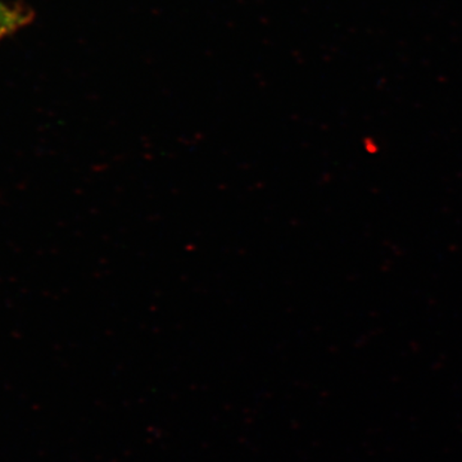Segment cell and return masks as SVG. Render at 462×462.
Masks as SVG:
<instances>
[{
    "label": "cell",
    "instance_id": "cell-1",
    "mask_svg": "<svg viewBox=\"0 0 462 462\" xmlns=\"http://www.w3.org/2000/svg\"><path fill=\"white\" fill-rule=\"evenodd\" d=\"M32 20V14L29 9L12 7L0 0V42L29 25Z\"/></svg>",
    "mask_w": 462,
    "mask_h": 462
}]
</instances>
